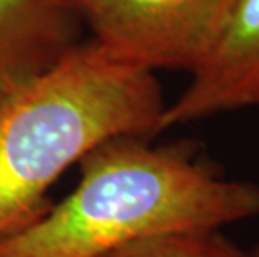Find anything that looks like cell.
Instances as JSON below:
<instances>
[{
	"label": "cell",
	"instance_id": "cell-1",
	"mask_svg": "<svg viewBox=\"0 0 259 257\" xmlns=\"http://www.w3.org/2000/svg\"><path fill=\"white\" fill-rule=\"evenodd\" d=\"M75 189L0 257H102L157 234L223 229L259 216V185L224 177L189 142L109 139L80 159Z\"/></svg>",
	"mask_w": 259,
	"mask_h": 257
},
{
	"label": "cell",
	"instance_id": "cell-2",
	"mask_svg": "<svg viewBox=\"0 0 259 257\" xmlns=\"http://www.w3.org/2000/svg\"><path fill=\"white\" fill-rule=\"evenodd\" d=\"M164 111L154 72L115 62L92 39L0 95V240L40 221L49 189L94 147L161 134Z\"/></svg>",
	"mask_w": 259,
	"mask_h": 257
},
{
	"label": "cell",
	"instance_id": "cell-3",
	"mask_svg": "<svg viewBox=\"0 0 259 257\" xmlns=\"http://www.w3.org/2000/svg\"><path fill=\"white\" fill-rule=\"evenodd\" d=\"M236 0H82L92 40L115 62L142 70H194Z\"/></svg>",
	"mask_w": 259,
	"mask_h": 257
},
{
	"label": "cell",
	"instance_id": "cell-4",
	"mask_svg": "<svg viewBox=\"0 0 259 257\" xmlns=\"http://www.w3.org/2000/svg\"><path fill=\"white\" fill-rule=\"evenodd\" d=\"M247 107L259 109V0H236L191 84L166 106L161 129Z\"/></svg>",
	"mask_w": 259,
	"mask_h": 257
},
{
	"label": "cell",
	"instance_id": "cell-5",
	"mask_svg": "<svg viewBox=\"0 0 259 257\" xmlns=\"http://www.w3.org/2000/svg\"><path fill=\"white\" fill-rule=\"evenodd\" d=\"M82 24L69 0H0V95L57 65L82 42Z\"/></svg>",
	"mask_w": 259,
	"mask_h": 257
},
{
	"label": "cell",
	"instance_id": "cell-6",
	"mask_svg": "<svg viewBox=\"0 0 259 257\" xmlns=\"http://www.w3.org/2000/svg\"><path fill=\"white\" fill-rule=\"evenodd\" d=\"M102 257H254L221 229H187L132 240Z\"/></svg>",
	"mask_w": 259,
	"mask_h": 257
},
{
	"label": "cell",
	"instance_id": "cell-7",
	"mask_svg": "<svg viewBox=\"0 0 259 257\" xmlns=\"http://www.w3.org/2000/svg\"><path fill=\"white\" fill-rule=\"evenodd\" d=\"M251 254L254 255V257H259V244H257V245H254V247L251 249Z\"/></svg>",
	"mask_w": 259,
	"mask_h": 257
},
{
	"label": "cell",
	"instance_id": "cell-8",
	"mask_svg": "<svg viewBox=\"0 0 259 257\" xmlns=\"http://www.w3.org/2000/svg\"><path fill=\"white\" fill-rule=\"evenodd\" d=\"M69 2H70V4H74L75 7H79V4L82 2V0H69Z\"/></svg>",
	"mask_w": 259,
	"mask_h": 257
}]
</instances>
